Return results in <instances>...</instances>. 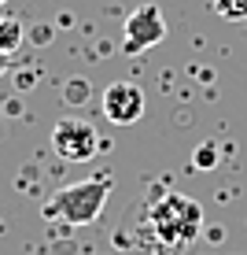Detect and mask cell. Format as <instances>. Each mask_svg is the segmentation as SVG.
Returning <instances> with one entry per match:
<instances>
[{"mask_svg":"<svg viewBox=\"0 0 247 255\" xmlns=\"http://www.w3.org/2000/svg\"><path fill=\"white\" fill-rule=\"evenodd\" d=\"M144 226L163 248H184L199 237L203 207L184 192H152L144 204Z\"/></svg>","mask_w":247,"mask_h":255,"instance_id":"1","label":"cell"},{"mask_svg":"<svg viewBox=\"0 0 247 255\" xmlns=\"http://www.w3.org/2000/svg\"><path fill=\"white\" fill-rule=\"evenodd\" d=\"M111 185H114L111 174L74 181V185L59 189L56 196L41 207V215H45L48 222H59V226H89V222H96V218H100V211L107 207Z\"/></svg>","mask_w":247,"mask_h":255,"instance_id":"2","label":"cell"},{"mask_svg":"<svg viewBox=\"0 0 247 255\" xmlns=\"http://www.w3.org/2000/svg\"><path fill=\"white\" fill-rule=\"evenodd\" d=\"M52 148H56L59 159L67 163H89L96 152H100V133H96L92 122L85 119H59L56 126H52Z\"/></svg>","mask_w":247,"mask_h":255,"instance_id":"3","label":"cell"},{"mask_svg":"<svg viewBox=\"0 0 247 255\" xmlns=\"http://www.w3.org/2000/svg\"><path fill=\"white\" fill-rule=\"evenodd\" d=\"M166 37V19L159 4H140L126 15V26H122V48L129 56H140V52L155 48L159 41Z\"/></svg>","mask_w":247,"mask_h":255,"instance_id":"4","label":"cell"},{"mask_svg":"<svg viewBox=\"0 0 247 255\" xmlns=\"http://www.w3.org/2000/svg\"><path fill=\"white\" fill-rule=\"evenodd\" d=\"M100 108L103 115H107V122H114V126H133V122L144 119V89L133 82H111L107 89H103L100 96Z\"/></svg>","mask_w":247,"mask_h":255,"instance_id":"5","label":"cell"},{"mask_svg":"<svg viewBox=\"0 0 247 255\" xmlns=\"http://www.w3.org/2000/svg\"><path fill=\"white\" fill-rule=\"evenodd\" d=\"M19 45H22V22L19 19H0V52L11 56Z\"/></svg>","mask_w":247,"mask_h":255,"instance_id":"6","label":"cell"},{"mask_svg":"<svg viewBox=\"0 0 247 255\" xmlns=\"http://www.w3.org/2000/svg\"><path fill=\"white\" fill-rule=\"evenodd\" d=\"M218 19L225 22H247V0H210Z\"/></svg>","mask_w":247,"mask_h":255,"instance_id":"7","label":"cell"},{"mask_svg":"<svg viewBox=\"0 0 247 255\" xmlns=\"http://www.w3.org/2000/svg\"><path fill=\"white\" fill-rule=\"evenodd\" d=\"M218 163V144H199L196 148V170H210Z\"/></svg>","mask_w":247,"mask_h":255,"instance_id":"8","label":"cell"},{"mask_svg":"<svg viewBox=\"0 0 247 255\" xmlns=\"http://www.w3.org/2000/svg\"><path fill=\"white\" fill-rule=\"evenodd\" d=\"M85 93H89V85H85L82 78H74V82H70V89H67V96H70V100H82Z\"/></svg>","mask_w":247,"mask_h":255,"instance_id":"9","label":"cell"},{"mask_svg":"<svg viewBox=\"0 0 247 255\" xmlns=\"http://www.w3.org/2000/svg\"><path fill=\"white\" fill-rule=\"evenodd\" d=\"M4 67H7V52H0V74H4Z\"/></svg>","mask_w":247,"mask_h":255,"instance_id":"10","label":"cell"},{"mask_svg":"<svg viewBox=\"0 0 247 255\" xmlns=\"http://www.w3.org/2000/svg\"><path fill=\"white\" fill-rule=\"evenodd\" d=\"M0 4H7V0H0Z\"/></svg>","mask_w":247,"mask_h":255,"instance_id":"11","label":"cell"}]
</instances>
